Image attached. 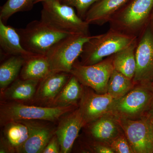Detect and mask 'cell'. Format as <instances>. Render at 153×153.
Instances as JSON below:
<instances>
[{
	"mask_svg": "<svg viewBox=\"0 0 153 153\" xmlns=\"http://www.w3.org/2000/svg\"><path fill=\"white\" fill-rule=\"evenodd\" d=\"M137 38L110 28L105 33L94 36L85 43L78 62L85 66L93 65L127 47Z\"/></svg>",
	"mask_w": 153,
	"mask_h": 153,
	"instance_id": "1",
	"label": "cell"
},
{
	"mask_svg": "<svg viewBox=\"0 0 153 153\" xmlns=\"http://www.w3.org/2000/svg\"><path fill=\"white\" fill-rule=\"evenodd\" d=\"M153 10V0H129L114 15L110 28L138 37L147 27Z\"/></svg>",
	"mask_w": 153,
	"mask_h": 153,
	"instance_id": "2",
	"label": "cell"
},
{
	"mask_svg": "<svg viewBox=\"0 0 153 153\" xmlns=\"http://www.w3.org/2000/svg\"><path fill=\"white\" fill-rule=\"evenodd\" d=\"M16 30L25 50L33 54L45 55L57 42L72 34L56 30L41 20H34L26 27Z\"/></svg>",
	"mask_w": 153,
	"mask_h": 153,
	"instance_id": "3",
	"label": "cell"
},
{
	"mask_svg": "<svg viewBox=\"0 0 153 153\" xmlns=\"http://www.w3.org/2000/svg\"><path fill=\"white\" fill-rule=\"evenodd\" d=\"M41 20L52 27L64 33L89 35V25L80 18L74 8L60 0L43 2Z\"/></svg>",
	"mask_w": 153,
	"mask_h": 153,
	"instance_id": "4",
	"label": "cell"
},
{
	"mask_svg": "<svg viewBox=\"0 0 153 153\" xmlns=\"http://www.w3.org/2000/svg\"><path fill=\"white\" fill-rule=\"evenodd\" d=\"M78 107V105L66 107L37 106L16 102L1 103L0 123L3 126L9 122L24 120L54 122Z\"/></svg>",
	"mask_w": 153,
	"mask_h": 153,
	"instance_id": "5",
	"label": "cell"
},
{
	"mask_svg": "<svg viewBox=\"0 0 153 153\" xmlns=\"http://www.w3.org/2000/svg\"><path fill=\"white\" fill-rule=\"evenodd\" d=\"M93 36L74 33L56 43L46 55L51 73H70L73 64L82 53L84 44Z\"/></svg>",
	"mask_w": 153,
	"mask_h": 153,
	"instance_id": "6",
	"label": "cell"
},
{
	"mask_svg": "<svg viewBox=\"0 0 153 153\" xmlns=\"http://www.w3.org/2000/svg\"><path fill=\"white\" fill-rule=\"evenodd\" d=\"M153 98L152 86L135 85L125 95L114 99L108 113L120 118L139 119L144 117Z\"/></svg>",
	"mask_w": 153,
	"mask_h": 153,
	"instance_id": "7",
	"label": "cell"
},
{
	"mask_svg": "<svg viewBox=\"0 0 153 153\" xmlns=\"http://www.w3.org/2000/svg\"><path fill=\"white\" fill-rule=\"evenodd\" d=\"M114 69L111 55L88 66L81 65L77 59L72 66L70 74L83 86L90 88L97 93L105 94L107 92L108 81Z\"/></svg>",
	"mask_w": 153,
	"mask_h": 153,
	"instance_id": "8",
	"label": "cell"
},
{
	"mask_svg": "<svg viewBox=\"0 0 153 153\" xmlns=\"http://www.w3.org/2000/svg\"><path fill=\"white\" fill-rule=\"evenodd\" d=\"M135 85L153 84V33L149 25L137 38L136 49Z\"/></svg>",
	"mask_w": 153,
	"mask_h": 153,
	"instance_id": "9",
	"label": "cell"
},
{
	"mask_svg": "<svg viewBox=\"0 0 153 153\" xmlns=\"http://www.w3.org/2000/svg\"><path fill=\"white\" fill-rule=\"evenodd\" d=\"M116 118L134 153H153L152 125L148 118L144 116L137 120Z\"/></svg>",
	"mask_w": 153,
	"mask_h": 153,
	"instance_id": "10",
	"label": "cell"
},
{
	"mask_svg": "<svg viewBox=\"0 0 153 153\" xmlns=\"http://www.w3.org/2000/svg\"><path fill=\"white\" fill-rule=\"evenodd\" d=\"M78 108L81 113L84 127L108 113L114 99L107 93H97L90 88L83 86Z\"/></svg>",
	"mask_w": 153,
	"mask_h": 153,
	"instance_id": "11",
	"label": "cell"
},
{
	"mask_svg": "<svg viewBox=\"0 0 153 153\" xmlns=\"http://www.w3.org/2000/svg\"><path fill=\"white\" fill-rule=\"evenodd\" d=\"M83 127L82 115L78 107L60 118L55 131L60 153L70 152L80 130Z\"/></svg>",
	"mask_w": 153,
	"mask_h": 153,
	"instance_id": "12",
	"label": "cell"
},
{
	"mask_svg": "<svg viewBox=\"0 0 153 153\" xmlns=\"http://www.w3.org/2000/svg\"><path fill=\"white\" fill-rule=\"evenodd\" d=\"M83 128H85L89 140L109 145L115 139L124 133L117 118L109 113L88 124Z\"/></svg>",
	"mask_w": 153,
	"mask_h": 153,
	"instance_id": "13",
	"label": "cell"
},
{
	"mask_svg": "<svg viewBox=\"0 0 153 153\" xmlns=\"http://www.w3.org/2000/svg\"><path fill=\"white\" fill-rule=\"evenodd\" d=\"M37 120H21L27 126L29 135L19 153H42L55 134V131Z\"/></svg>",
	"mask_w": 153,
	"mask_h": 153,
	"instance_id": "14",
	"label": "cell"
},
{
	"mask_svg": "<svg viewBox=\"0 0 153 153\" xmlns=\"http://www.w3.org/2000/svg\"><path fill=\"white\" fill-rule=\"evenodd\" d=\"M71 76L70 73L66 72H55L51 73L42 79L34 97L35 102L47 105L48 106Z\"/></svg>",
	"mask_w": 153,
	"mask_h": 153,
	"instance_id": "15",
	"label": "cell"
},
{
	"mask_svg": "<svg viewBox=\"0 0 153 153\" xmlns=\"http://www.w3.org/2000/svg\"><path fill=\"white\" fill-rule=\"evenodd\" d=\"M129 0H99L91 7L84 20L89 25L97 26L108 23L117 12Z\"/></svg>",
	"mask_w": 153,
	"mask_h": 153,
	"instance_id": "16",
	"label": "cell"
},
{
	"mask_svg": "<svg viewBox=\"0 0 153 153\" xmlns=\"http://www.w3.org/2000/svg\"><path fill=\"white\" fill-rule=\"evenodd\" d=\"M0 47L3 53L8 56L20 55L26 57L33 54L22 47L20 36L16 28L6 25L1 20Z\"/></svg>",
	"mask_w": 153,
	"mask_h": 153,
	"instance_id": "17",
	"label": "cell"
},
{
	"mask_svg": "<svg viewBox=\"0 0 153 153\" xmlns=\"http://www.w3.org/2000/svg\"><path fill=\"white\" fill-rule=\"evenodd\" d=\"M25 58V63L20 73L22 79L40 82L51 73L46 55L32 54Z\"/></svg>",
	"mask_w": 153,
	"mask_h": 153,
	"instance_id": "18",
	"label": "cell"
},
{
	"mask_svg": "<svg viewBox=\"0 0 153 153\" xmlns=\"http://www.w3.org/2000/svg\"><path fill=\"white\" fill-rule=\"evenodd\" d=\"M137 38L128 46L112 55L114 69L133 79L136 69V49Z\"/></svg>",
	"mask_w": 153,
	"mask_h": 153,
	"instance_id": "19",
	"label": "cell"
},
{
	"mask_svg": "<svg viewBox=\"0 0 153 153\" xmlns=\"http://www.w3.org/2000/svg\"><path fill=\"white\" fill-rule=\"evenodd\" d=\"M39 82L32 79H16L2 92L4 97L19 102L31 100L35 96Z\"/></svg>",
	"mask_w": 153,
	"mask_h": 153,
	"instance_id": "20",
	"label": "cell"
},
{
	"mask_svg": "<svg viewBox=\"0 0 153 153\" xmlns=\"http://www.w3.org/2000/svg\"><path fill=\"white\" fill-rule=\"evenodd\" d=\"M83 87L77 79L71 75L62 90L48 107H66L78 105L82 97Z\"/></svg>",
	"mask_w": 153,
	"mask_h": 153,
	"instance_id": "21",
	"label": "cell"
},
{
	"mask_svg": "<svg viewBox=\"0 0 153 153\" xmlns=\"http://www.w3.org/2000/svg\"><path fill=\"white\" fill-rule=\"evenodd\" d=\"M4 126V138L14 152L19 153L29 135L27 126L21 121H13Z\"/></svg>",
	"mask_w": 153,
	"mask_h": 153,
	"instance_id": "22",
	"label": "cell"
},
{
	"mask_svg": "<svg viewBox=\"0 0 153 153\" xmlns=\"http://www.w3.org/2000/svg\"><path fill=\"white\" fill-rule=\"evenodd\" d=\"M25 57L10 56L0 66V89L2 93L16 79L25 63Z\"/></svg>",
	"mask_w": 153,
	"mask_h": 153,
	"instance_id": "23",
	"label": "cell"
},
{
	"mask_svg": "<svg viewBox=\"0 0 153 153\" xmlns=\"http://www.w3.org/2000/svg\"><path fill=\"white\" fill-rule=\"evenodd\" d=\"M135 86L133 79L114 69L108 81L107 93L117 99L125 95Z\"/></svg>",
	"mask_w": 153,
	"mask_h": 153,
	"instance_id": "24",
	"label": "cell"
},
{
	"mask_svg": "<svg viewBox=\"0 0 153 153\" xmlns=\"http://www.w3.org/2000/svg\"><path fill=\"white\" fill-rule=\"evenodd\" d=\"M36 0H7L1 7L0 20L5 24L10 17L19 12L31 10Z\"/></svg>",
	"mask_w": 153,
	"mask_h": 153,
	"instance_id": "25",
	"label": "cell"
},
{
	"mask_svg": "<svg viewBox=\"0 0 153 153\" xmlns=\"http://www.w3.org/2000/svg\"><path fill=\"white\" fill-rule=\"evenodd\" d=\"M99 0H60L62 4L75 8L76 13L84 20L88 11L94 4Z\"/></svg>",
	"mask_w": 153,
	"mask_h": 153,
	"instance_id": "26",
	"label": "cell"
},
{
	"mask_svg": "<svg viewBox=\"0 0 153 153\" xmlns=\"http://www.w3.org/2000/svg\"><path fill=\"white\" fill-rule=\"evenodd\" d=\"M109 145L114 153H134L124 133L115 139Z\"/></svg>",
	"mask_w": 153,
	"mask_h": 153,
	"instance_id": "27",
	"label": "cell"
},
{
	"mask_svg": "<svg viewBox=\"0 0 153 153\" xmlns=\"http://www.w3.org/2000/svg\"><path fill=\"white\" fill-rule=\"evenodd\" d=\"M85 143V149L86 151L95 153H114L109 145L89 139Z\"/></svg>",
	"mask_w": 153,
	"mask_h": 153,
	"instance_id": "28",
	"label": "cell"
},
{
	"mask_svg": "<svg viewBox=\"0 0 153 153\" xmlns=\"http://www.w3.org/2000/svg\"><path fill=\"white\" fill-rule=\"evenodd\" d=\"M60 153V146L56 135L52 137L42 153Z\"/></svg>",
	"mask_w": 153,
	"mask_h": 153,
	"instance_id": "29",
	"label": "cell"
},
{
	"mask_svg": "<svg viewBox=\"0 0 153 153\" xmlns=\"http://www.w3.org/2000/svg\"><path fill=\"white\" fill-rule=\"evenodd\" d=\"M144 116L148 118L151 122H153V98L146 111Z\"/></svg>",
	"mask_w": 153,
	"mask_h": 153,
	"instance_id": "30",
	"label": "cell"
},
{
	"mask_svg": "<svg viewBox=\"0 0 153 153\" xmlns=\"http://www.w3.org/2000/svg\"><path fill=\"white\" fill-rule=\"evenodd\" d=\"M149 26L150 28L151 31L153 33V10L152 12V14L151 15L150 18L149 22Z\"/></svg>",
	"mask_w": 153,
	"mask_h": 153,
	"instance_id": "31",
	"label": "cell"
},
{
	"mask_svg": "<svg viewBox=\"0 0 153 153\" xmlns=\"http://www.w3.org/2000/svg\"><path fill=\"white\" fill-rule=\"evenodd\" d=\"M50 1V0H36V2L35 4H37V3L39 2H43L46 1Z\"/></svg>",
	"mask_w": 153,
	"mask_h": 153,
	"instance_id": "32",
	"label": "cell"
},
{
	"mask_svg": "<svg viewBox=\"0 0 153 153\" xmlns=\"http://www.w3.org/2000/svg\"><path fill=\"white\" fill-rule=\"evenodd\" d=\"M152 129H153V122H152Z\"/></svg>",
	"mask_w": 153,
	"mask_h": 153,
	"instance_id": "33",
	"label": "cell"
},
{
	"mask_svg": "<svg viewBox=\"0 0 153 153\" xmlns=\"http://www.w3.org/2000/svg\"><path fill=\"white\" fill-rule=\"evenodd\" d=\"M152 88L153 89V85H152Z\"/></svg>",
	"mask_w": 153,
	"mask_h": 153,
	"instance_id": "34",
	"label": "cell"
}]
</instances>
